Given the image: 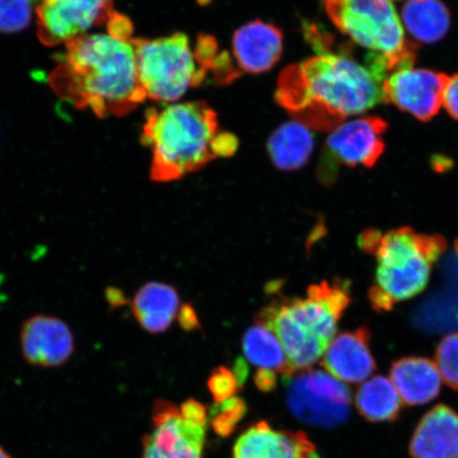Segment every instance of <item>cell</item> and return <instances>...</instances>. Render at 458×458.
Returning <instances> with one entry per match:
<instances>
[{
  "mask_svg": "<svg viewBox=\"0 0 458 458\" xmlns=\"http://www.w3.org/2000/svg\"><path fill=\"white\" fill-rule=\"evenodd\" d=\"M386 74L351 57L320 54L280 73L277 102L295 122L310 130L334 131L345 119L386 102Z\"/></svg>",
  "mask_w": 458,
  "mask_h": 458,
  "instance_id": "1",
  "label": "cell"
},
{
  "mask_svg": "<svg viewBox=\"0 0 458 458\" xmlns=\"http://www.w3.org/2000/svg\"><path fill=\"white\" fill-rule=\"evenodd\" d=\"M435 364L445 385L458 391V332L446 335L439 343Z\"/></svg>",
  "mask_w": 458,
  "mask_h": 458,
  "instance_id": "24",
  "label": "cell"
},
{
  "mask_svg": "<svg viewBox=\"0 0 458 458\" xmlns=\"http://www.w3.org/2000/svg\"><path fill=\"white\" fill-rule=\"evenodd\" d=\"M323 357L325 369L342 382H365L376 370L369 334L365 328L335 336Z\"/></svg>",
  "mask_w": 458,
  "mask_h": 458,
  "instance_id": "15",
  "label": "cell"
},
{
  "mask_svg": "<svg viewBox=\"0 0 458 458\" xmlns=\"http://www.w3.org/2000/svg\"><path fill=\"white\" fill-rule=\"evenodd\" d=\"M66 49L64 60L50 77L62 99L106 117L123 116L147 98L131 39L90 34L72 39Z\"/></svg>",
  "mask_w": 458,
  "mask_h": 458,
  "instance_id": "2",
  "label": "cell"
},
{
  "mask_svg": "<svg viewBox=\"0 0 458 458\" xmlns=\"http://www.w3.org/2000/svg\"><path fill=\"white\" fill-rule=\"evenodd\" d=\"M449 78L442 72L413 66L400 68L389 73L383 81V94L386 102H392L400 110L426 123L442 107Z\"/></svg>",
  "mask_w": 458,
  "mask_h": 458,
  "instance_id": "9",
  "label": "cell"
},
{
  "mask_svg": "<svg viewBox=\"0 0 458 458\" xmlns=\"http://www.w3.org/2000/svg\"><path fill=\"white\" fill-rule=\"evenodd\" d=\"M37 14L39 39L55 46L108 21L114 14L113 0H41Z\"/></svg>",
  "mask_w": 458,
  "mask_h": 458,
  "instance_id": "8",
  "label": "cell"
},
{
  "mask_svg": "<svg viewBox=\"0 0 458 458\" xmlns=\"http://www.w3.org/2000/svg\"><path fill=\"white\" fill-rule=\"evenodd\" d=\"M233 372V375L237 377L240 387H242L246 380V377H248V364H246L243 359H237Z\"/></svg>",
  "mask_w": 458,
  "mask_h": 458,
  "instance_id": "32",
  "label": "cell"
},
{
  "mask_svg": "<svg viewBox=\"0 0 458 458\" xmlns=\"http://www.w3.org/2000/svg\"><path fill=\"white\" fill-rule=\"evenodd\" d=\"M239 387L236 376L225 366L216 369L208 380L209 391L216 403L233 398Z\"/></svg>",
  "mask_w": 458,
  "mask_h": 458,
  "instance_id": "27",
  "label": "cell"
},
{
  "mask_svg": "<svg viewBox=\"0 0 458 458\" xmlns=\"http://www.w3.org/2000/svg\"><path fill=\"white\" fill-rule=\"evenodd\" d=\"M413 458H458V414L437 405L422 417L411 439Z\"/></svg>",
  "mask_w": 458,
  "mask_h": 458,
  "instance_id": "16",
  "label": "cell"
},
{
  "mask_svg": "<svg viewBox=\"0 0 458 458\" xmlns=\"http://www.w3.org/2000/svg\"><path fill=\"white\" fill-rule=\"evenodd\" d=\"M391 2H392V0H391Z\"/></svg>",
  "mask_w": 458,
  "mask_h": 458,
  "instance_id": "36",
  "label": "cell"
},
{
  "mask_svg": "<svg viewBox=\"0 0 458 458\" xmlns=\"http://www.w3.org/2000/svg\"><path fill=\"white\" fill-rule=\"evenodd\" d=\"M324 5L341 32L385 59L388 74L413 66L416 47L391 0H324Z\"/></svg>",
  "mask_w": 458,
  "mask_h": 458,
  "instance_id": "5",
  "label": "cell"
},
{
  "mask_svg": "<svg viewBox=\"0 0 458 458\" xmlns=\"http://www.w3.org/2000/svg\"><path fill=\"white\" fill-rule=\"evenodd\" d=\"M456 250L458 251V242H456Z\"/></svg>",
  "mask_w": 458,
  "mask_h": 458,
  "instance_id": "35",
  "label": "cell"
},
{
  "mask_svg": "<svg viewBox=\"0 0 458 458\" xmlns=\"http://www.w3.org/2000/svg\"><path fill=\"white\" fill-rule=\"evenodd\" d=\"M137 72L147 98L158 102L180 99L191 86L199 85L206 67L198 66L186 34L157 39H131ZM202 65V63H200Z\"/></svg>",
  "mask_w": 458,
  "mask_h": 458,
  "instance_id": "6",
  "label": "cell"
},
{
  "mask_svg": "<svg viewBox=\"0 0 458 458\" xmlns=\"http://www.w3.org/2000/svg\"><path fill=\"white\" fill-rule=\"evenodd\" d=\"M146 118L142 140L153 153V181L181 179L237 151L236 137L219 130L216 114L204 102L152 108Z\"/></svg>",
  "mask_w": 458,
  "mask_h": 458,
  "instance_id": "3",
  "label": "cell"
},
{
  "mask_svg": "<svg viewBox=\"0 0 458 458\" xmlns=\"http://www.w3.org/2000/svg\"><path fill=\"white\" fill-rule=\"evenodd\" d=\"M314 139L311 130L297 122L282 125L268 140V153L280 170L293 171L302 167L311 157Z\"/></svg>",
  "mask_w": 458,
  "mask_h": 458,
  "instance_id": "21",
  "label": "cell"
},
{
  "mask_svg": "<svg viewBox=\"0 0 458 458\" xmlns=\"http://www.w3.org/2000/svg\"><path fill=\"white\" fill-rule=\"evenodd\" d=\"M400 20L417 43H437L451 25L449 10L440 0H408Z\"/></svg>",
  "mask_w": 458,
  "mask_h": 458,
  "instance_id": "20",
  "label": "cell"
},
{
  "mask_svg": "<svg viewBox=\"0 0 458 458\" xmlns=\"http://www.w3.org/2000/svg\"><path fill=\"white\" fill-rule=\"evenodd\" d=\"M246 411L244 401L240 398H231L223 403H217L211 413V423L217 434L227 437L242 420Z\"/></svg>",
  "mask_w": 458,
  "mask_h": 458,
  "instance_id": "26",
  "label": "cell"
},
{
  "mask_svg": "<svg viewBox=\"0 0 458 458\" xmlns=\"http://www.w3.org/2000/svg\"><path fill=\"white\" fill-rule=\"evenodd\" d=\"M255 383L257 387L262 392L274 391L277 386L276 372L270 369H259L255 374Z\"/></svg>",
  "mask_w": 458,
  "mask_h": 458,
  "instance_id": "30",
  "label": "cell"
},
{
  "mask_svg": "<svg viewBox=\"0 0 458 458\" xmlns=\"http://www.w3.org/2000/svg\"><path fill=\"white\" fill-rule=\"evenodd\" d=\"M34 0H0V32L15 33L31 21Z\"/></svg>",
  "mask_w": 458,
  "mask_h": 458,
  "instance_id": "25",
  "label": "cell"
},
{
  "mask_svg": "<svg viewBox=\"0 0 458 458\" xmlns=\"http://www.w3.org/2000/svg\"><path fill=\"white\" fill-rule=\"evenodd\" d=\"M286 403L308 425L334 428L348 420L352 394L335 377L323 370H310L289 377Z\"/></svg>",
  "mask_w": 458,
  "mask_h": 458,
  "instance_id": "7",
  "label": "cell"
},
{
  "mask_svg": "<svg viewBox=\"0 0 458 458\" xmlns=\"http://www.w3.org/2000/svg\"><path fill=\"white\" fill-rule=\"evenodd\" d=\"M233 55L242 70L250 73L272 68L283 53V33L267 22L256 21L239 29L233 39Z\"/></svg>",
  "mask_w": 458,
  "mask_h": 458,
  "instance_id": "17",
  "label": "cell"
},
{
  "mask_svg": "<svg viewBox=\"0 0 458 458\" xmlns=\"http://www.w3.org/2000/svg\"><path fill=\"white\" fill-rule=\"evenodd\" d=\"M154 429L143 442L145 458H202L205 427L189 425L165 400L154 406Z\"/></svg>",
  "mask_w": 458,
  "mask_h": 458,
  "instance_id": "10",
  "label": "cell"
},
{
  "mask_svg": "<svg viewBox=\"0 0 458 458\" xmlns=\"http://www.w3.org/2000/svg\"><path fill=\"white\" fill-rule=\"evenodd\" d=\"M360 246L374 254L377 261L375 282L369 290L371 306L377 312H388L426 289L446 245L442 237L404 227L383 234L365 232Z\"/></svg>",
  "mask_w": 458,
  "mask_h": 458,
  "instance_id": "4",
  "label": "cell"
},
{
  "mask_svg": "<svg viewBox=\"0 0 458 458\" xmlns=\"http://www.w3.org/2000/svg\"><path fill=\"white\" fill-rule=\"evenodd\" d=\"M108 300H110L112 305L120 306L125 302L123 296L120 294V291L111 290V293L107 295Z\"/></svg>",
  "mask_w": 458,
  "mask_h": 458,
  "instance_id": "33",
  "label": "cell"
},
{
  "mask_svg": "<svg viewBox=\"0 0 458 458\" xmlns=\"http://www.w3.org/2000/svg\"><path fill=\"white\" fill-rule=\"evenodd\" d=\"M356 405L366 420L385 422L396 420L403 410V401L391 379L376 376L359 387Z\"/></svg>",
  "mask_w": 458,
  "mask_h": 458,
  "instance_id": "22",
  "label": "cell"
},
{
  "mask_svg": "<svg viewBox=\"0 0 458 458\" xmlns=\"http://www.w3.org/2000/svg\"><path fill=\"white\" fill-rule=\"evenodd\" d=\"M258 324L270 329L284 349L291 368L296 372L310 369L324 356L326 347L291 317L284 296L272 301L257 314Z\"/></svg>",
  "mask_w": 458,
  "mask_h": 458,
  "instance_id": "13",
  "label": "cell"
},
{
  "mask_svg": "<svg viewBox=\"0 0 458 458\" xmlns=\"http://www.w3.org/2000/svg\"><path fill=\"white\" fill-rule=\"evenodd\" d=\"M233 458H319L303 433L277 431L267 422L249 428L239 437Z\"/></svg>",
  "mask_w": 458,
  "mask_h": 458,
  "instance_id": "14",
  "label": "cell"
},
{
  "mask_svg": "<svg viewBox=\"0 0 458 458\" xmlns=\"http://www.w3.org/2000/svg\"><path fill=\"white\" fill-rule=\"evenodd\" d=\"M391 381L403 403L414 406L431 403L442 387V376L437 364L425 358H403L391 369Z\"/></svg>",
  "mask_w": 458,
  "mask_h": 458,
  "instance_id": "18",
  "label": "cell"
},
{
  "mask_svg": "<svg viewBox=\"0 0 458 458\" xmlns=\"http://www.w3.org/2000/svg\"><path fill=\"white\" fill-rule=\"evenodd\" d=\"M0 458H11L7 454H5V451L2 448H0Z\"/></svg>",
  "mask_w": 458,
  "mask_h": 458,
  "instance_id": "34",
  "label": "cell"
},
{
  "mask_svg": "<svg viewBox=\"0 0 458 458\" xmlns=\"http://www.w3.org/2000/svg\"><path fill=\"white\" fill-rule=\"evenodd\" d=\"M243 351L251 364L270 369L285 377L294 376L282 343L266 326H251L243 337Z\"/></svg>",
  "mask_w": 458,
  "mask_h": 458,
  "instance_id": "23",
  "label": "cell"
},
{
  "mask_svg": "<svg viewBox=\"0 0 458 458\" xmlns=\"http://www.w3.org/2000/svg\"><path fill=\"white\" fill-rule=\"evenodd\" d=\"M179 294L174 286L148 283L137 292L131 311L141 327L150 334L168 330L179 310Z\"/></svg>",
  "mask_w": 458,
  "mask_h": 458,
  "instance_id": "19",
  "label": "cell"
},
{
  "mask_svg": "<svg viewBox=\"0 0 458 458\" xmlns=\"http://www.w3.org/2000/svg\"><path fill=\"white\" fill-rule=\"evenodd\" d=\"M387 123L380 117H365L344 123L332 131L327 147L332 157L352 167H374L385 151L383 134Z\"/></svg>",
  "mask_w": 458,
  "mask_h": 458,
  "instance_id": "12",
  "label": "cell"
},
{
  "mask_svg": "<svg viewBox=\"0 0 458 458\" xmlns=\"http://www.w3.org/2000/svg\"><path fill=\"white\" fill-rule=\"evenodd\" d=\"M182 417L189 425L194 427H205L206 411L204 405L196 400H189L182 405Z\"/></svg>",
  "mask_w": 458,
  "mask_h": 458,
  "instance_id": "28",
  "label": "cell"
},
{
  "mask_svg": "<svg viewBox=\"0 0 458 458\" xmlns=\"http://www.w3.org/2000/svg\"><path fill=\"white\" fill-rule=\"evenodd\" d=\"M179 323L182 328L186 331L199 329L198 314L191 305H185L181 308L179 312Z\"/></svg>",
  "mask_w": 458,
  "mask_h": 458,
  "instance_id": "31",
  "label": "cell"
},
{
  "mask_svg": "<svg viewBox=\"0 0 458 458\" xmlns=\"http://www.w3.org/2000/svg\"><path fill=\"white\" fill-rule=\"evenodd\" d=\"M21 347L28 363L41 368H57L72 358L74 337L62 319L49 315H36L22 325Z\"/></svg>",
  "mask_w": 458,
  "mask_h": 458,
  "instance_id": "11",
  "label": "cell"
},
{
  "mask_svg": "<svg viewBox=\"0 0 458 458\" xmlns=\"http://www.w3.org/2000/svg\"><path fill=\"white\" fill-rule=\"evenodd\" d=\"M443 106L452 117L458 120V73L450 77L445 85Z\"/></svg>",
  "mask_w": 458,
  "mask_h": 458,
  "instance_id": "29",
  "label": "cell"
}]
</instances>
